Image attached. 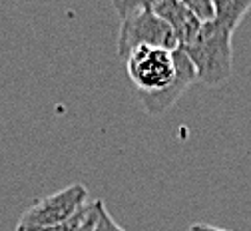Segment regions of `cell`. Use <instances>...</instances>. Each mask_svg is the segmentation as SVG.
<instances>
[{"instance_id": "obj_1", "label": "cell", "mask_w": 251, "mask_h": 231, "mask_svg": "<svg viewBox=\"0 0 251 231\" xmlns=\"http://www.w3.org/2000/svg\"><path fill=\"white\" fill-rule=\"evenodd\" d=\"M126 72L138 90V100L151 116L168 112L181 94L198 82L196 68L179 48L140 46L126 56Z\"/></svg>"}, {"instance_id": "obj_2", "label": "cell", "mask_w": 251, "mask_h": 231, "mask_svg": "<svg viewBox=\"0 0 251 231\" xmlns=\"http://www.w3.org/2000/svg\"><path fill=\"white\" fill-rule=\"evenodd\" d=\"M233 34L235 30L219 24H201L198 36L179 48L196 68L198 82L205 86H222L233 72Z\"/></svg>"}, {"instance_id": "obj_3", "label": "cell", "mask_w": 251, "mask_h": 231, "mask_svg": "<svg viewBox=\"0 0 251 231\" xmlns=\"http://www.w3.org/2000/svg\"><path fill=\"white\" fill-rule=\"evenodd\" d=\"M114 8L120 14V32H118V56L126 60L132 50L140 46H155L166 50H177L174 30L150 8L148 0L130 2V0H114Z\"/></svg>"}, {"instance_id": "obj_4", "label": "cell", "mask_w": 251, "mask_h": 231, "mask_svg": "<svg viewBox=\"0 0 251 231\" xmlns=\"http://www.w3.org/2000/svg\"><path fill=\"white\" fill-rule=\"evenodd\" d=\"M86 204H88L86 185L72 183L64 189L44 195L38 202H34L18 219L16 231H38L64 223Z\"/></svg>"}, {"instance_id": "obj_5", "label": "cell", "mask_w": 251, "mask_h": 231, "mask_svg": "<svg viewBox=\"0 0 251 231\" xmlns=\"http://www.w3.org/2000/svg\"><path fill=\"white\" fill-rule=\"evenodd\" d=\"M155 16H160L176 34L179 48L187 46L201 28V22L190 12L183 0H148Z\"/></svg>"}, {"instance_id": "obj_6", "label": "cell", "mask_w": 251, "mask_h": 231, "mask_svg": "<svg viewBox=\"0 0 251 231\" xmlns=\"http://www.w3.org/2000/svg\"><path fill=\"white\" fill-rule=\"evenodd\" d=\"M213 6H215V22L231 30H237L241 20L251 10V0H213Z\"/></svg>"}, {"instance_id": "obj_7", "label": "cell", "mask_w": 251, "mask_h": 231, "mask_svg": "<svg viewBox=\"0 0 251 231\" xmlns=\"http://www.w3.org/2000/svg\"><path fill=\"white\" fill-rule=\"evenodd\" d=\"M185 6L190 8V12L201 22H213L215 20V6H213V0H183Z\"/></svg>"}, {"instance_id": "obj_8", "label": "cell", "mask_w": 251, "mask_h": 231, "mask_svg": "<svg viewBox=\"0 0 251 231\" xmlns=\"http://www.w3.org/2000/svg\"><path fill=\"white\" fill-rule=\"evenodd\" d=\"M102 207H104V202H102V200H96V202H94L92 211L88 213V217L84 219V223H82L76 231H94V229H96V223H98V217H100Z\"/></svg>"}, {"instance_id": "obj_9", "label": "cell", "mask_w": 251, "mask_h": 231, "mask_svg": "<svg viewBox=\"0 0 251 231\" xmlns=\"http://www.w3.org/2000/svg\"><path fill=\"white\" fill-rule=\"evenodd\" d=\"M94 231H120V225L114 221V217L110 215L106 205L100 211V217H98V223H96V229H94Z\"/></svg>"}, {"instance_id": "obj_10", "label": "cell", "mask_w": 251, "mask_h": 231, "mask_svg": "<svg viewBox=\"0 0 251 231\" xmlns=\"http://www.w3.org/2000/svg\"><path fill=\"white\" fill-rule=\"evenodd\" d=\"M194 231H227V229H222V227H213V225H207V223H198V225H192Z\"/></svg>"}, {"instance_id": "obj_11", "label": "cell", "mask_w": 251, "mask_h": 231, "mask_svg": "<svg viewBox=\"0 0 251 231\" xmlns=\"http://www.w3.org/2000/svg\"><path fill=\"white\" fill-rule=\"evenodd\" d=\"M187 231H194V229H192V227H190V229H187Z\"/></svg>"}, {"instance_id": "obj_12", "label": "cell", "mask_w": 251, "mask_h": 231, "mask_svg": "<svg viewBox=\"0 0 251 231\" xmlns=\"http://www.w3.org/2000/svg\"><path fill=\"white\" fill-rule=\"evenodd\" d=\"M120 231H126V229H122V227H120Z\"/></svg>"}]
</instances>
